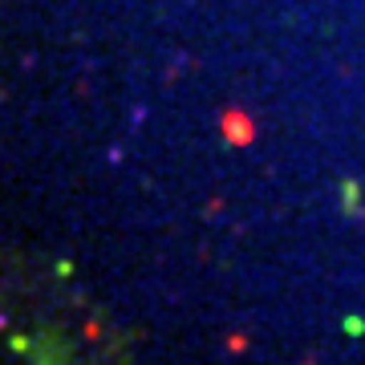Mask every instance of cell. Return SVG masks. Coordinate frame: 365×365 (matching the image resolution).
<instances>
[{
	"mask_svg": "<svg viewBox=\"0 0 365 365\" xmlns=\"http://www.w3.org/2000/svg\"><path fill=\"white\" fill-rule=\"evenodd\" d=\"M345 333H349V337H361L365 321H361V317H345Z\"/></svg>",
	"mask_w": 365,
	"mask_h": 365,
	"instance_id": "cell-2",
	"label": "cell"
},
{
	"mask_svg": "<svg viewBox=\"0 0 365 365\" xmlns=\"http://www.w3.org/2000/svg\"><path fill=\"white\" fill-rule=\"evenodd\" d=\"M361 187H357V182L353 179H345L341 182V207H345V215H357V211H361Z\"/></svg>",
	"mask_w": 365,
	"mask_h": 365,
	"instance_id": "cell-1",
	"label": "cell"
}]
</instances>
